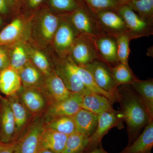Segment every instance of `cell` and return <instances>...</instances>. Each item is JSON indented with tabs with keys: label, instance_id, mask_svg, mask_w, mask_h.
<instances>
[{
	"label": "cell",
	"instance_id": "cell-1",
	"mask_svg": "<svg viewBox=\"0 0 153 153\" xmlns=\"http://www.w3.org/2000/svg\"><path fill=\"white\" fill-rule=\"evenodd\" d=\"M117 102L127 125L129 146L139 136L149 117L143 102L130 85L118 87Z\"/></svg>",
	"mask_w": 153,
	"mask_h": 153
},
{
	"label": "cell",
	"instance_id": "cell-2",
	"mask_svg": "<svg viewBox=\"0 0 153 153\" xmlns=\"http://www.w3.org/2000/svg\"><path fill=\"white\" fill-rule=\"evenodd\" d=\"M97 127L94 133L89 138L87 147L84 152H88L98 147L101 144L102 138L111 129L123 127V117L120 111L114 109L98 115Z\"/></svg>",
	"mask_w": 153,
	"mask_h": 153
},
{
	"label": "cell",
	"instance_id": "cell-3",
	"mask_svg": "<svg viewBox=\"0 0 153 153\" xmlns=\"http://www.w3.org/2000/svg\"><path fill=\"white\" fill-rule=\"evenodd\" d=\"M70 59L78 66H82L95 60H100L94 43V37L79 35L75 39L70 50Z\"/></svg>",
	"mask_w": 153,
	"mask_h": 153
},
{
	"label": "cell",
	"instance_id": "cell-4",
	"mask_svg": "<svg viewBox=\"0 0 153 153\" xmlns=\"http://www.w3.org/2000/svg\"><path fill=\"white\" fill-rule=\"evenodd\" d=\"M68 16V21L79 35L95 37L101 34L94 13L83 4Z\"/></svg>",
	"mask_w": 153,
	"mask_h": 153
},
{
	"label": "cell",
	"instance_id": "cell-5",
	"mask_svg": "<svg viewBox=\"0 0 153 153\" xmlns=\"http://www.w3.org/2000/svg\"><path fill=\"white\" fill-rule=\"evenodd\" d=\"M117 12L123 19L128 32L133 39L153 35V25L144 21L127 5L120 6Z\"/></svg>",
	"mask_w": 153,
	"mask_h": 153
},
{
	"label": "cell",
	"instance_id": "cell-6",
	"mask_svg": "<svg viewBox=\"0 0 153 153\" xmlns=\"http://www.w3.org/2000/svg\"><path fill=\"white\" fill-rule=\"evenodd\" d=\"M99 87L112 94L117 102L118 87L116 84L110 66L100 60H95L85 66Z\"/></svg>",
	"mask_w": 153,
	"mask_h": 153
},
{
	"label": "cell",
	"instance_id": "cell-7",
	"mask_svg": "<svg viewBox=\"0 0 153 153\" xmlns=\"http://www.w3.org/2000/svg\"><path fill=\"white\" fill-rule=\"evenodd\" d=\"M68 90L72 93L82 95L91 93L84 86L72 66L70 57L61 60L57 63L55 70Z\"/></svg>",
	"mask_w": 153,
	"mask_h": 153
},
{
	"label": "cell",
	"instance_id": "cell-8",
	"mask_svg": "<svg viewBox=\"0 0 153 153\" xmlns=\"http://www.w3.org/2000/svg\"><path fill=\"white\" fill-rule=\"evenodd\" d=\"M101 34L116 37L128 32L122 17L116 10H105L94 13Z\"/></svg>",
	"mask_w": 153,
	"mask_h": 153
},
{
	"label": "cell",
	"instance_id": "cell-9",
	"mask_svg": "<svg viewBox=\"0 0 153 153\" xmlns=\"http://www.w3.org/2000/svg\"><path fill=\"white\" fill-rule=\"evenodd\" d=\"M82 97L80 94L72 93L63 100L48 105L46 122L60 117L73 116L81 108Z\"/></svg>",
	"mask_w": 153,
	"mask_h": 153
},
{
	"label": "cell",
	"instance_id": "cell-10",
	"mask_svg": "<svg viewBox=\"0 0 153 153\" xmlns=\"http://www.w3.org/2000/svg\"><path fill=\"white\" fill-rule=\"evenodd\" d=\"M44 126L43 119L34 121L18 140L16 153H38L40 137Z\"/></svg>",
	"mask_w": 153,
	"mask_h": 153
},
{
	"label": "cell",
	"instance_id": "cell-11",
	"mask_svg": "<svg viewBox=\"0 0 153 153\" xmlns=\"http://www.w3.org/2000/svg\"><path fill=\"white\" fill-rule=\"evenodd\" d=\"M0 142L16 140V126L13 113L7 98L0 96Z\"/></svg>",
	"mask_w": 153,
	"mask_h": 153
},
{
	"label": "cell",
	"instance_id": "cell-12",
	"mask_svg": "<svg viewBox=\"0 0 153 153\" xmlns=\"http://www.w3.org/2000/svg\"><path fill=\"white\" fill-rule=\"evenodd\" d=\"M42 92L47 98L48 105L67 98L72 92L68 90L61 78L54 70L45 76Z\"/></svg>",
	"mask_w": 153,
	"mask_h": 153
},
{
	"label": "cell",
	"instance_id": "cell-13",
	"mask_svg": "<svg viewBox=\"0 0 153 153\" xmlns=\"http://www.w3.org/2000/svg\"><path fill=\"white\" fill-rule=\"evenodd\" d=\"M94 43L100 60L111 67L119 63L115 37L107 34H100L94 37Z\"/></svg>",
	"mask_w": 153,
	"mask_h": 153
},
{
	"label": "cell",
	"instance_id": "cell-14",
	"mask_svg": "<svg viewBox=\"0 0 153 153\" xmlns=\"http://www.w3.org/2000/svg\"><path fill=\"white\" fill-rule=\"evenodd\" d=\"M17 94L29 113L33 115L43 112L48 105L44 93L37 88L22 87Z\"/></svg>",
	"mask_w": 153,
	"mask_h": 153
},
{
	"label": "cell",
	"instance_id": "cell-15",
	"mask_svg": "<svg viewBox=\"0 0 153 153\" xmlns=\"http://www.w3.org/2000/svg\"><path fill=\"white\" fill-rule=\"evenodd\" d=\"M79 34L68 20L61 21L54 36V43L57 51L65 55L70 52Z\"/></svg>",
	"mask_w": 153,
	"mask_h": 153
},
{
	"label": "cell",
	"instance_id": "cell-16",
	"mask_svg": "<svg viewBox=\"0 0 153 153\" xmlns=\"http://www.w3.org/2000/svg\"><path fill=\"white\" fill-rule=\"evenodd\" d=\"M153 147V120L150 121L136 139L120 153H152Z\"/></svg>",
	"mask_w": 153,
	"mask_h": 153
},
{
	"label": "cell",
	"instance_id": "cell-17",
	"mask_svg": "<svg viewBox=\"0 0 153 153\" xmlns=\"http://www.w3.org/2000/svg\"><path fill=\"white\" fill-rule=\"evenodd\" d=\"M68 136L44 126L40 137L39 151L49 149L58 153L63 152Z\"/></svg>",
	"mask_w": 153,
	"mask_h": 153
},
{
	"label": "cell",
	"instance_id": "cell-18",
	"mask_svg": "<svg viewBox=\"0 0 153 153\" xmlns=\"http://www.w3.org/2000/svg\"><path fill=\"white\" fill-rule=\"evenodd\" d=\"M73 117L76 131L90 137L97 127L98 115L81 108Z\"/></svg>",
	"mask_w": 153,
	"mask_h": 153
},
{
	"label": "cell",
	"instance_id": "cell-19",
	"mask_svg": "<svg viewBox=\"0 0 153 153\" xmlns=\"http://www.w3.org/2000/svg\"><path fill=\"white\" fill-rule=\"evenodd\" d=\"M112 102L104 96L91 93L82 95L81 108L99 115L113 110Z\"/></svg>",
	"mask_w": 153,
	"mask_h": 153
},
{
	"label": "cell",
	"instance_id": "cell-20",
	"mask_svg": "<svg viewBox=\"0 0 153 153\" xmlns=\"http://www.w3.org/2000/svg\"><path fill=\"white\" fill-rule=\"evenodd\" d=\"M22 87L19 72L9 66L0 72V91L9 97L17 94Z\"/></svg>",
	"mask_w": 153,
	"mask_h": 153
},
{
	"label": "cell",
	"instance_id": "cell-21",
	"mask_svg": "<svg viewBox=\"0 0 153 153\" xmlns=\"http://www.w3.org/2000/svg\"><path fill=\"white\" fill-rule=\"evenodd\" d=\"M146 108L150 121L153 120V79L140 80L137 78L130 85Z\"/></svg>",
	"mask_w": 153,
	"mask_h": 153
},
{
	"label": "cell",
	"instance_id": "cell-22",
	"mask_svg": "<svg viewBox=\"0 0 153 153\" xmlns=\"http://www.w3.org/2000/svg\"><path fill=\"white\" fill-rule=\"evenodd\" d=\"M7 99L15 118L16 126V140H18L22 130L27 123L29 114L30 113L22 103L17 93L9 96Z\"/></svg>",
	"mask_w": 153,
	"mask_h": 153
},
{
	"label": "cell",
	"instance_id": "cell-23",
	"mask_svg": "<svg viewBox=\"0 0 153 153\" xmlns=\"http://www.w3.org/2000/svg\"><path fill=\"white\" fill-rule=\"evenodd\" d=\"M19 73L23 87L37 88L42 91L44 81L42 79V73L35 65L28 62Z\"/></svg>",
	"mask_w": 153,
	"mask_h": 153
},
{
	"label": "cell",
	"instance_id": "cell-24",
	"mask_svg": "<svg viewBox=\"0 0 153 153\" xmlns=\"http://www.w3.org/2000/svg\"><path fill=\"white\" fill-rule=\"evenodd\" d=\"M72 64L76 74L82 81V83L86 88L91 93L99 94L104 96L112 102V103L116 102L117 100L114 96L104 90H102L96 83L92 75L87 69L84 67L78 66L73 62L72 60Z\"/></svg>",
	"mask_w": 153,
	"mask_h": 153
},
{
	"label": "cell",
	"instance_id": "cell-25",
	"mask_svg": "<svg viewBox=\"0 0 153 153\" xmlns=\"http://www.w3.org/2000/svg\"><path fill=\"white\" fill-rule=\"evenodd\" d=\"M24 25L21 19H15L0 32V45L7 46L17 41L22 36Z\"/></svg>",
	"mask_w": 153,
	"mask_h": 153
},
{
	"label": "cell",
	"instance_id": "cell-26",
	"mask_svg": "<svg viewBox=\"0 0 153 153\" xmlns=\"http://www.w3.org/2000/svg\"><path fill=\"white\" fill-rule=\"evenodd\" d=\"M111 69L118 87L120 85H130L137 78L128 64L119 63L111 67Z\"/></svg>",
	"mask_w": 153,
	"mask_h": 153
},
{
	"label": "cell",
	"instance_id": "cell-27",
	"mask_svg": "<svg viewBox=\"0 0 153 153\" xmlns=\"http://www.w3.org/2000/svg\"><path fill=\"white\" fill-rule=\"evenodd\" d=\"M45 126L68 136L76 131L73 116L55 118L44 122Z\"/></svg>",
	"mask_w": 153,
	"mask_h": 153
},
{
	"label": "cell",
	"instance_id": "cell-28",
	"mask_svg": "<svg viewBox=\"0 0 153 153\" xmlns=\"http://www.w3.org/2000/svg\"><path fill=\"white\" fill-rule=\"evenodd\" d=\"M125 4L146 22L153 25V0H134Z\"/></svg>",
	"mask_w": 153,
	"mask_h": 153
},
{
	"label": "cell",
	"instance_id": "cell-29",
	"mask_svg": "<svg viewBox=\"0 0 153 153\" xmlns=\"http://www.w3.org/2000/svg\"><path fill=\"white\" fill-rule=\"evenodd\" d=\"M89 138L75 131L67 137L65 148L61 153L84 152L87 147Z\"/></svg>",
	"mask_w": 153,
	"mask_h": 153
},
{
	"label": "cell",
	"instance_id": "cell-30",
	"mask_svg": "<svg viewBox=\"0 0 153 153\" xmlns=\"http://www.w3.org/2000/svg\"><path fill=\"white\" fill-rule=\"evenodd\" d=\"M61 21L57 16L50 13L43 15L41 21V34L45 40L50 41L54 38Z\"/></svg>",
	"mask_w": 153,
	"mask_h": 153
},
{
	"label": "cell",
	"instance_id": "cell-31",
	"mask_svg": "<svg viewBox=\"0 0 153 153\" xmlns=\"http://www.w3.org/2000/svg\"><path fill=\"white\" fill-rule=\"evenodd\" d=\"M115 37L117 43L119 63L128 64V57L131 52L130 42L133 38L128 32L121 33Z\"/></svg>",
	"mask_w": 153,
	"mask_h": 153
},
{
	"label": "cell",
	"instance_id": "cell-32",
	"mask_svg": "<svg viewBox=\"0 0 153 153\" xmlns=\"http://www.w3.org/2000/svg\"><path fill=\"white\" fill-rule=\"evenodd\" d=\"M89 10L94 13L105 10H116L122 4L117 0H82Z\"/></svg>",
	"mask_w": 153,
	"mask_h": 153
},
{
	"label": "cell",
	"instance_id": "cell-33",
	"mask_svg": "<svg viewBox=\"0 0 153 153\" xmlns=\"http://www.w3.org/2000/svg\"><path fill=\"white\" fill-rule=\"evenodd\" d=\"M27 54L22 46H17L12 51L10 66L18 72L28 63Z\"/></svg>",
	"mask_w": 153,
	"mask_h": 153
},
{
	"label": "cell",
	"instance_id": "cell-34",
	"mask_svg": "<svg viewBox=\"0 0 153 153\" xmlns=\"http://www.w3.org/2000/svg\"><path fill=\"white\" fill-rule=\"evenodd\" d=\"M32 60L35 66L41 73L46 76L51 72L48 59L42 52L38 50H34L32 53Z\"/></svg>",
	"mask_w": 153,
	"mask_h": 153
},
{
	"label": "cell",
	"instance_id": "cell-35",
	"mask_svg": "<svg viewBox=\"0 0 153 153\" xmlns=\"http://www.w3.org/2000/svg\"><path fill=\"white\" fill-rule=\"evenodd\" d=\"M50 2L52 7L60 12L71 13L82 5L76 0H50Z\"/></svg>",
	"mask_w": 153,
	"mask_h": 153
},
{
	"label": "cell",
	"instance_id": "cell-36",
	"mask_svg": "<svg viewBox=\"0 0 153 153\" xmlns=\"http://www.w3.org/2000/svg\"><path fill=\"white\" fill-rule=\"evenodd\" d=\"M10 58L5 46L0 45V72L10 66Z\"/></svg>",
	"mask_w": 153,
	"mask_h": 153
},
{
	"label": "cell",
	"instance_id": "cell-37",
	"mask_svg": "<svg viewBox=\"0 0 153 153\" xmlns=\"http://www.w3.org/2000/svg\"><path fill=\"white\" fill-rule=\"evenodd\" d=\"M18 140L7 143L0 142V153H16Z\"/></svg>",
	"mask_w": 153,
	"mask_h": 153
},
{
	"label": "cell",
	"instance_id": "cell-38",
	"mask_svg": "<svg viewBox=\"0 0 153 153\" xmlns=\"http://www.w3.org/2000/svg\"><path fill=\"white\" fill-rule=\"evenodd\" d=\"M8 7L6 0H0V13L5 14L7 11Z\"/></svg>",
	"mask_w": 153,
	"mask_h": 153
},
{
	"label": "cell",
	"instance_id": "cell-39",
	"mask_svg": "<svg viewBox=\"0 0 153 153\" xmlns=\"http://www.w3.org/2000/svg\"><path fill=\"white\" fill-rule=\"evenodd\" d=\"M27 4L29 7L33 8H35L36 7H38L43 0H27Z\"/></svg>",
	"mask_w": 153,
	"mask_h": 153
},
{
	"label": "cell",
	"instance_id": "cell-40",
	"mask_svg": "<svg viewBox=\"0 0 153 153\" xmlns=\"http://www.w3.org/2000/svg\"><path fill=\"white\" fill-rule=\"evenodd\" d=\"M80 153H109L107 152L102 147V144H100L99 146L94 149L93 150L91 151V152H82Z\"/></svg>",
	"mask_w": 153,
	"mask_h": 153
},
{
	"label": "cell",
	"instance_id": "cell-41",
	"mask_svg": "<svg viewBox=\"0 0 153 153\" xmlns=\"http://www.w3.org/2000/svg\"><path fill=\"white\" fill-rule=\"evenodd\" d=\"M38 153H58L49 149L41 150L38 152Z\"/></svg>",
	"mask_w": 153,
	"mask_h": 153
},
{
	"label": "cell",
	"instance_id": "cell-42",
	"mask_svg": "<svg viewBox=\"0 0 153 153\" xmlns=\"http://www.w3.org/2000/svg\"><path fill=\"white\" fill-rule=\"evenodd\" d=\"M117 1H119L121 4H127L129 2L131 1H134V0H117Z\"/></svg>",
	"mask_w": 153,
	"mask_h": 153
},
{
	"label": "cell",
	"instance_id": "cell-43",
	"mask_svg": "<svg viewBox=\"0 0 153 153\" xmlns=\"http://www.w3.org/2000/svg\"><path fill=\"white\" fill-rule=\"evenodd\" d=\"M1 18H0V25H1Z\"/></svg>",
	"mask_w": 153,
	"mask_h": 153
}]
</instances>
